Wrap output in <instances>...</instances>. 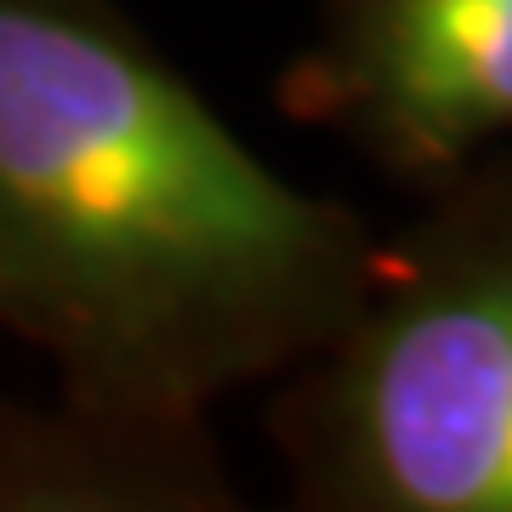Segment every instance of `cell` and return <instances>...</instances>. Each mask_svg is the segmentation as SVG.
<instances>
[{
    "mask_svg": "<svg viewBox=\"0 0 512 512\" xmlns=\"http://www.w3.org/2000/svg\"><path fill=\"white\" fill-rule=\"evenodd\" d=\"M279 109L439 183L512 131V0H325Z\"/></svg>",
    "mask_w": 512,
    "mask_h": 512,
    "instance_id": "3957f363",
    "label": "cell"
},
{
    "mask_svg": "<svg viewBox=\"0 0 512 512\" xmlns=\"http://www.w3.org/2000/svg\"><path fill=\"white\" fill-rule=\"evenodd\" d=\"M376 234L274 177L109 0H0V330L63 404L205 421L359 302Z\"/></svg>",
    "mask_w": 512,
    "mask_h": 512,
    "instance_id": "6da1fadb",
    "label": "cell"
},
{
    "mask_svg": "<svg viewBox=\"0 0 512 512\" xmlns=\"http://www.w3.org/2000/svg\"><path fill=\"white\" fill-rule=\"evenodd\" d=\"M274 444L319 512H512V160L421 183L296 365Z\"/></svg>",
    "mask_w": 512,
    "mask_h": 512,
    "instance_id": "7a4b0ae2",
    "label": "cell"
},
{
    "mask_svg": "<svg viewBox=\"0 0 512 512\" xmlns=\"http://www.w3.org/2000/svg\"><path fill=\"white\" fill-rule=\"evenodd\" d=\"M0 507H234L205 421H126L0 404Z\"/></svg>",
    "mask_w": 512,
    "mask_h": 512,
    "instance_id": "277c9868",
    "label": "cell"
}]
</instances>
